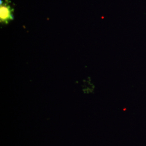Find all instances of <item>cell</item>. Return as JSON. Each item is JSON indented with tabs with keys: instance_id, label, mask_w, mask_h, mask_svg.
Wrapping results in <instances>:
<instances>
[{
	"instance_id": "cell-1",
	"label": "cell",
	"mask_w": 146,
	"mask_h": 146,
	"mask_svg": "<svg viewBox=\"0 0 146 146\" xmlns=\"http://www.w3.org/2000/svg\"><path fill=\"white\" fill-rule=\"evenodd\" d=\"M14 9L10 0H0V23L7 25L14 19Z\"/></svg>"
}]
</instances>
